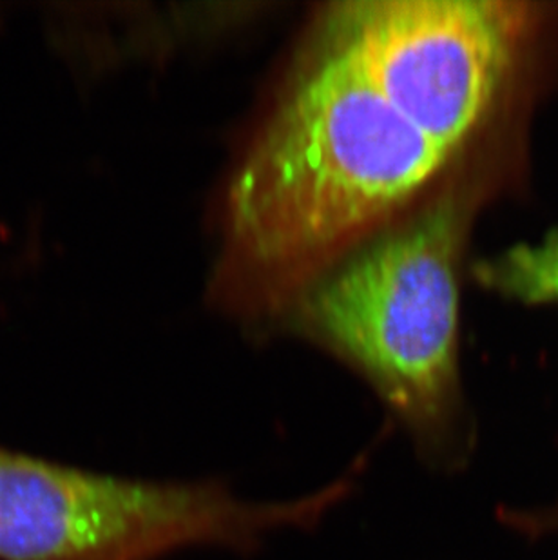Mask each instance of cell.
Masks as SVG:
<instances>
[{"mask_svg": "<svg viewBox=\"0 0 558 560\" xmlns=\"http://www.w3.org/2000/svg\"><path fill=\"white\" fill-rule=\"evenodd\" d=\"M102 560H159V557L153 556V553H146V551H132V553H121V556Z\"/></svg>", "mask_w": 558, "mask_h": 560, "instance_id": "obj_7", "label": "cell"}, {"mask_svg": "<svg viewBox=\"0 0 558 560\" xmlns=\"http://www.w3.org/2000/svg\"><path fill=\"white\" fill-rule=\"evenodd\" d=\"M499 518L511 532L526 539L558 535V501L537 508H502Z\"/></svg>", "mask_w": 558, "mask_h": 560, "instance_id": "obj_6", "label": "cell"}, {"mask_svg": "<svg viewBox=\"0 0 558 560\" xmlns=\"http://www.w3.org/2000/svg\"><path fill=\"white\" fill-rule=\"evenodd\" d=\"M480 283L526 303H558V238L522 245L477 269Z\"/></svg>", "mask_w": 558, "mask_h": 560, "instance_id": "obj_5", "label": "cell"}, {"mask_svg": "<svg viewBox=\"0 0 558 560\" xmlns=\"http://www.w3.org/2000/svg\"><path fill=\"white\" fill-rule=\"evenodd\" d=\"M527 22V5L515 2L367 0L342 5L333 46L452 153L493 106Z\"/></svg>", "mask_w": 558, "mask_h": 560, "instance_id": "obj_4", "label": "cell"}, {"mask_svg": "<svg viewBox=\"0 0 558 560\" xmlns=\"http://www.w3.org/2000/svg\"><path fill=\"white\" fill-rule=\"evenodd\" d=\"M319 515L312 495L247 501L220 481L106 476L0 448V560L160 559L190 546L251 553Z\"/></svg>", "mask_w": 558, "mask_h": 560, "instance_id": "obj_3", "label": "cell"}, {"mask_svg": "<svg viewBox=\"0 0 558 560\" xmlns=\"http://www.w3.org/2000/svg\"><path fill=\"white\" fill-rule=\"evenodd\" d=\"M450 154L330 44L240 165L229 190L232 236L267 269L316 261L391 217Z\"/></svg>", "mask_w": 558, "mask_h": 560, "instance_id": "obj_1", "label": "cell"}, {"mask_svg": "<svg viewBox=\"0 0 558 560\" xmlns=\"http://www.w3.org/2000/svg\"><path fill=\"white\" fill-rule=\"evenodd\" d=\"M458 245L461 214L443 201L303 300L312 332L367 377L438 470H457L472 454L458 419Z\"/></svg>", "mask_w": 558, "mask_h": 560, "instance_id": "obj_2", "label": "cell"}]
</instances>
